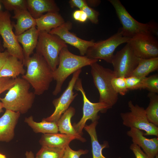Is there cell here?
<instances>
[{
  "label": "cell",
  "mask_w": 158,
  "mask_h": 158,
  "mask_svg": "<svg viewBox=\"0 0 158 158\" xmlns=\"http://www.w3.org/2000/svg\"><path fill=\"white\" fill-rule=\"evenodd\" d=\"M27 8L31 16L37 19L48 12H59L60 8L53 0H26Z\"/></svg>",
  "instance_id": "ac0fdd59"
},
{
  "label": "cell",
  "mask_w": 158,
  "mask_h": 158,
  "mask_svg": "<svg viewBox=\"0 0 158 158\" xmlns=\"http://www.w3.org/2000/svg\"><path fill=\"white\" fill-rule=\"evenodd\" d=\"M146 77H138L131 76L125 78L128 90L145 89V81Z\"/></svg>",
  "instance_id": "4dcf8cb0"
},
{
  "label": "cell",
  "mask_w": 158,
  "mask_h": 158,
  "mask_svg": "<svg viewBox=\"0 0 158 158\" xmlns=\"http://www.w3.org/2000/svg\"><path fill=\"white\" fill-rule=\"evenodd\" d=\"M27 71L22 78L33 87L35 95L43 94L49 89L53 79V71L44 57L35 53L23 63Z\"/></svg>",
  "instance_id": "6da1fadb"
},
{
  "label": "cell",
  "mask_w": 158,
  "mask_h": 158,
  "mask_svg": "<svg viewBox=\"0 0 158 158\" xmlns=\"http://www.w3.org/2000/svg\"><path fill=\"white\" fill-rule=\"evenodd\" d=\"M39 33L36 26H35L16 36L18 42L23 46L24 56L23 63L33 53L37 45Z\"/></svg>",
  "instance_id": "e0dca14e"
},
{
  "label": "cell",
  "mask_w": 158,
  "mask_h": 158,
  "mask_svg": "<svg viewBox=\"0 0 158 158\" xmlns=\"http://www.w3.org/2000/svg\"><path fill=\"white\" fill-rule=\"evenodd\" d=\"M68 3L71 8L76 7L79 10H82L85 6L87 5L85 0H70Z\"/></svg>",
  "instance_id": "74e56055"
},
{
  "label": "cell",
  "mask_w": 158,
  "mask_h": 158,
  "mask_svg": "<svg viewBox=\"0 0 158 158\" xmlns=\"http://www.w3.org/2000/svg\"><path fill=\"white\" fill-rule=\"evenodd\" d=\"M9 11H0V35L3 40V46L10 55L23 62L24 56L23 49L13 31V23Z\"/></svg>",
  "instance_id": "9c48e42d"
},
{
  "label": "cell",
  "mask_w": 158,
  "mask_h": 158,
  "mask_svg": "<svg viewBox=\"0 0 158 158\" xmlns=\"http://www.w3.org/2000/svg\"><path fill=\"white\" fill-rule=\"evenodd\" d=\"M24 66L22 61L9 55L0 71V77H8L15 79L20 75H23L26 72Z\"/></svg>",
  "instance_id": "603a6c76"
},
{
  "label": "cell",
  "mask_w": 158,
  "mask_h": 158,
  "mask_svg": "<svg viewBox=\"0 0 158 158\" xmlns=\"http://www.w3.org/2000/svg\"><path fill=\"white\" fill-rule=\"evenodd\" d=\"M148 97L150 99L148 106L145 109L148 121L156 126H158V95L157 94L150 92Z\"/></svg>",
  "instance_id": "4316f807"
},
{
  "label": "cell",
  "mask_w": 158,
  "mask_h": 158,
  "mask_svg": "<svg viewBox=\"0 0 158 158\" xmlns=\"http://www.w3.org/2000/svg\"><path fill=\"white\" fill-rule=\"evenodd\" d=\"M15 82V79L8 77H0V95L10 89L13 85Z\"/></svg>",
  "instance_id": "e575fe53"
},
{
  "label": "cell",
  "mask_w": 158,
  "mask_h": 158,
  "mask_svg": "<svg viewBox=\"0 0 158 158\" xmlns=\"http://www.w3.org/2000/svg\"><path fill=\"white\" fill-rule=\"evenodd\" d=\"M72 27L71 22H65L59 27L51 30L49 33L57 36L66 44L77 48L81 56H85L88 48L93 45L95 42L93 40L87 41L83 40L71 32L70 30Z\"/></svg>",
  "instance_id": "5bb4252c"
},
{
  "label": "cell",
  "mask_w": 158,
  "mask_h": 158,
  "mask_svg": "<svg viewBox=\"0 0 158 158\" xmlns=\"http://www.w3.org/2000/svg\"><path fill=\"white\" fill-rule=\"evenodd\" d=\"M36 27L40 32H49L63 24L64 19L59 12H48L36 19Z\"/></svg>",
  "instance_id": "ffe728a7"
},
{
  "label": "cell",
  "mask_w": 158,
  "mask_h": 158,
  "mask_svg": "<svg viewBox=\"0 0 158 158\" xmlns=\"http://www.w3.org/2000/svg\"><path fill=\"white\" fill-rule=\"evenodd\" d=\"M74 19L81 23L85 22L87 20V16L86 13L82 10L75 11L73 14Z\"/></svg>",
  "instance_id": "8d00e7d4"
},
{
  "label": "cell",
  "mask_w": 158,
  "mask_h": 158,
  "mask_svg": "<svg viewBox=\"0 0 158 158\" xmlns=\"http://www.w3.org/2000/svg\"><path fill=\"white\" fill-rule=\"evenodd\" d=\"M143 132L139 129L131 128L127 133L132 139L133 143L141 147L150 158H155L158 153V138H147Z\"/></svg>",
  "instance_id": "9a60e30c"
},
{
  "label": "cell",
  "mask_w": 158,
  "mask_h": 158,
  "mask_svg": "<svg viewBox=\"0 0 158 158\" xmlns=\"http://www.w3.org/2000/svg\"><path fill=\"white\" fill-rule=\"evenodd\" d=\"M57 36L45 32H40L36 53L42 56L53 71L57 67L61 50L67 47Z\"/></svg>",
  "instance_id": "5b68a950"
},
{
  "label": "cell",
  "mask_w": 158,
  "mask_h": 158,
  "mask_svg": "<svg viewBox=\"0 0 158 158\" xmlns=\"http://www.w3.org/2000/svg\"><path fill=\"white\" fill-rule=\"evenodd\" d=\"M98 123V121L92 122L89 125H85L84 128L90 137L93 158H106L102 154V151L104 148L108 147L109 145L108 143L106 141L103 144L99 143L96 128Z\"/></svg>",
  "instance_id": "cb8c5ba5"
},
{
  "label": "cell",
  "mask_w": 158,
  "mask_h": 158,
  "mask_svg": "<svg viewBox=\"0 0 158 158\" xmlns=\"http://www.w3.org/2000/svg\"><path fill=\"white\" fill-rule=\"evenodd\" d=\"M76 139L73 136L61 133L43 134L39 142L42 146H47L62 149L69 145L70 142Z\"/></svg>",
  "instance_id": "7402d4cb"
},
{
  "label": "cell",
  "mask_w": 158,
  "mask_h": 158,
  "mask_svg": "<svg viewBox=\"0 0 158 158\" xmlns=\"http://www.w3.org/2000/svg\"><path fill=\"white\" fill-rule=\"evenodd\" d=\"M15 80L13 85L0 100L6 110L25 114L32 107L35 95L30 91V85L26 80L19 77Z\"/></svg>",
  "instance_id": "3957f363"
},
{
  "label": "cell",
  "mask_w": 158,
  "mask_h": 158,
  "mask_svg": "<svg viewBox=\"0 0 158 158\" xmlns=\"http://www.w3.org/2000/svg\"><path fill=\"white\" fill-rule=\"evenodd\" d=\"M1 38L0 35V52H3L4 51V49L3 46V42H2Z\"/></svg>",
  "instance_id": "b9f144b4"
},
{
  "label": "cell",
  "mask_w": 158,
  "mask_h": 158,
  "mask_svg": "<svg viewBox=\"0 0 158 158\" xmlns=\"http://www.w3.org/2000/svg\"><path fill=\"white\" fill-rule=\"evenodd\" d=\"M82 10L86 13L88 19L93 24H97L99 23V12L87 5L85 6Z\"/></svg>",
  "instance_id": "836d02e7"
},
{
  "label": "cell",
  "mask_w": 158,
  "mask_h": 158,
  "mask_svg": "<svg viewBox=\"0 0 158 158\" xmlns=\"http://www.w3.org/2000/svg\"><path fill=\"white\" fill-rule=\"evenodd\" d=\"M82 69L73 73L72 77L69 81L67 87L61 95L54 99L52 103L55 107L53 113L49 116L43 118L47 121H57L61 115L68 109L71 103L78 95L73 91L74 86L77 79L81 72Z\"/></svg>",
  "instance_id": "4fadbf2b"
},
{
  "label": "cell",
  "mask_w": 158,
  "mask_h": 158,
  "mask_svg": "<svg viewBox=\"0 0 158 158\" xmlns=\"http://www.w3.org/2000/svg\"><path fill=\"white\" fill-rule=\"evenodd\" d=\"M108 1L114 7L122 25L121 28L123 36L131 38L141 33L152 34V22L143 23L136 20L129 13L119 0H109Z\"/></svg>",
  "instance_id": "ba28073f"
},
{
  "label": "cell",
  "mask_w": 158,
  "mask_h": 158,
  "mask_svg": "<svg viewBox=\"0 0 158 158\" xmlns=\"http://www.w3.org/2000/svg\"><path fill=\"white\" fill-rule=\"evenodd\" d=\"M74 89L81 93L83 104L82 118L78 122L73 123L72 126L76 132L82 136L83 134V130L87 121L89 120H91L92 122L98 121L99 118L98 113L105 112L110 108L108 105L103 103H93L90 102L87 97L83 87L82 80L79 78L75 82Z\"/></svg>",
  "instance_id": "30bf717a"
},
{
  "label": "cell",
  "mask_w": 158,
  "mask_h": 158,
  "mask_svg": "<svg viewBox=\"0 0 158 158\" xmlns=\"http://www.w3.org/2000/svg\"><path fill=\"white\" fill-rule=\"evenodd\" d=\"M118 158H121L120 157H119Z\"/></svg>",
  "instance_id": "7dc6e473"
},
{
  "label": "cell",
  "mask_w": 158,
  "mask_h": 158,
  "mask_svg": "<svg viewBox=\"0 0 158 158\" xmlns=\"http://www.w3.org/2000/svg\"><path fill=\"white\" fill-rule=\"evenodd\" d=\"M6 11L27 9L26 0H0Z\"/></svg>",
  "instance_id": "f1b7e54d"
},
{
  "label": "cell",
  "mask_w": 158,
  "mask_h": 158,
  "mask_svg": "<svg viewBox=\"0 0 158 158\" xmlns=\"http://www.w3.org/2000/svg\"><path fill=\"white\" fill-rule=\"evenodd\" d=\"M130 148L134 154L136 158H150L137 145L132 143L130 145Z\"/></svg>",
  "instance_id": "d590c367"
},
{
  "label": "cell",
  "mask_w": 158,
  "mask_h": 158,
  "mask_svg": "<svg viewBox=\"0 0 158 158\" xmlns=\"http://www.w3.org/2000/svg\"><path fill=\"white\" fill-rule=\"evenodd\" d=\"M20 114L6 110L0 118V142H9L13 138L15 129Z\"/></svg>",
  "instance_id": "2e32d148"
},
{
  "label": "cell",
  "mask_w": 158,
  "mask_h": 158,
  "mask_svg": "<svg viewBox=\"0 0 158 158\" xmlns=\"http://www.w3.org/2000/svg\"><path fill=\"white\" fill-rule=\"evenodd\" d=\"M138 58L149 59L158 57V41L150 33L138 34L131 38L128 42Z\"/></svg>",
  "instance_id": "7c38bea8"
},
{
  "label": "cell",
  "mask_w": 158,
  "mask_h": 158,
  "mask_svg": "<svg viewBox=\"0 0 158 158\" xmlns=\"http://www.w3.org/2000/svg\"><path fill=\"white\" fill-rule=\"evenodd\" d=\"M111 82L114 90L118 94L124 95L128 90L125 78L114 77L112 78Z\"/></svg>",
  "instance_id": "f546056e"
},
{
  "label": "cell",
  "mask_w": 158,
  "mask_h": 158,
  "mask_svg": "<svg viewBox=\"0 0 158 158\" xmlns=\"http://www.w3.org/2000/svg\"><path fill=\"white\" fill-rule=\"evenodd\" d=\"M75 112L74 108L70 107L61 115L57 122L59 131L61 133L74 136L76 139L84 142L86 140L76 132L71 123V118Z\"/></svg>",
  "instance_id": "d6986e66"
},
{
  "label": "cell",
  "mask_w": 158,
  "mask_h": 158,
  "mask_svg": "<svg viewBox=\"0 0 158 158\" xmlns=\"http://www.w3.org/2000/svg\"><path fill=\"white\" fill-rule=\"evenodd\" d=\"M89 151L87 150L80 149L77 151L71 149L69 145L64 148L63 154L62 158H80L82 155L87 154Z\"/></svg>",
  "instance_id": "d6a6232c"
},
{
  "label": "cell",
  "mask_w": 158,
  "mask_h": 158,
  "mask_svg": "<svg viewBox=\"0 0 158 158\" xmlns=\"http://www.w3.org/2000/svg\"><path fill=\"white\" fill-rule=\"evenodd\" d=\"M139 58L135 54L129 43L114 55L111 64L116 77L131 76L137 66Z\"/></svg>",
  "instance_id": "8fae6325"
},
{
  "label": "cell",
  "mask_w": 158,
  "mask_h": 158,
  "mask_svg": "<svg viewBox=\"0 0 158 158\" xmlns=\"http://www.w3.org/2000/svg\"><path fill=\"white\" fill-rule=\"evenodd\" d=\"M145 88L150 92L158 93V75L157 74L146 77L145 80Z\"/></svg>",
  "instance_id": "1f68e13d"
},
{
  "label": "cell",
  "mask_w": 158,
  "mask_h": 158,
  "mask_svg": "<svg viewBox=\"0 0 158 158\" xmlns=\"http://www.w3.org/2000/svg\"><path fill=\"white\" fill-rule=\"evenodd\" d=\"M10 55L6 50L0 52V71L8 56Z\"/></svg>",
  "instance_id": "f35d334b"
},
{
  "label": "cell",
  "mask_w": 158,
  "mask_h": 158,
  "mask_svg": "<svg viewBox=\"0 0 158 158\" xmlns=\"http://www.w3.org/2000/svg\"><path fill=\"white\" fill-rule=\"evenodd\" d=\"M14 13L12 18L16 19L17 22L16 24H13V25L16 36L36 26V19L31 16L27 9L15 11H14Z\"/></svg>",
  "instance_id": "44dd1931"
},
{
  "label": "cell",
  "mask_w": 158,
  "mask_h": 158,
  "mask_svg": "<svg viewBox=\"0 0 158 158\" xmlns=\"http://www.w3.org/2000/svg\"><path fill=\"white\" fill-rule=\"evenodd\" d=\"M3 108H4V107L3 103L0 101V113L3 112Z\"/></svg>",
  "instance_id": "7bdbcfd3"
},
{
  "label": "cell",
  "mask_w": 158,
  "mask_h": 158,
  "mask_svg": "<svg viewBox=\"0 0 158 158\" xmlns=\"http://www.w3.org/2000/svg\"><path fill=\"white\" fill-rule=\"evenodd\" d=\"M90 66L94 84L99 93V102L106 104L110 108H112L118 99V94L111 84V80L115 77L113 70L104 67L97 62Z\"/></svg>",
  "instance_id": "277c9868"
},
{
  "label": "cell",
  "mask_w": 158,
  "mask_h": 158,
  "mask_svg": "<svg viewBox=\"0 0 158 158\" xmlns=\"http://www.w3.org/2000/svg\"><path fill=\"white\" fill-rule=\"evenodd\" d=\"M24 122L36 133H53L59 131L57 123L55 122L47 121L43 119L40 122H36L34 120L32 116L25 118Z\"/></svg>",
  "instance_id": "d4e9b609"
},
{
  "label": "cell",
  "mask_w": 158,
  "mask_h": 158,
  "mask_svg": "<svg viewBox=\"0 0 158 158\" xmlns=\"http://www.w3.org/2000/svg\"><path fill=\"white\" fill-rule=\"evenodd\" d=\"M155 158H158V154H157L155 157Z\"/></svg>",
  "instance_id": "f6af8a7d"
},
{
  "label": "cell",
  "mask_w": 158,
  "mask_h": 158,
  "mask_svg": "<svg viewBox=\"0 0 158 158\" xmlns=\"http://www.w3.org/2000/svg\"><path fill=\"white\" fill-rule=\"evenodd\" d=\"M158 68V57L149 59L139 58L138 65L131 76L146 77L150 73Z\"/></svg>",
  "instance_id": "484cf974"
},
{
  "label": "cell",
  "mask_w": 158,
  "mask_h": 158,
  "mask_svg": "<svg viewBox=\"0 0 158 158\" xmlns=\"http://www.w3.org/2000/svg\"><path fill=\"white\" fill-rule=\"evenodd\" d=\"M98 61V60L89 58L86 56L74 54L69 51L68 47L63 48L59 54L58 66L53 72V79L56 82L53 95L56 96L61 92L64 82L70 75Z\"/></svg>",
  "instance_id": "7a4b0ae2"
},
{
  "label": "cell",
  "mask_w": 158,
  "mask_h": 158,
  "mask_svg": "<svg viewBox=\"0 0 158 158\" xmlns=\"http://www.w3.org/2000/svg\"><path fill=\"white\" fill-rule=\"evenodd\" d=\"M87 5L90 7H96L100 5L101 1L100 0H86Z\"/></svg>",
  "instance_id": "ab89813d"
},
{
  "label": "cell",
  "mask_w": 158,
  "mask_h": 158,
  "mask_svg": "<svg viewBox=\"0 0 158 158\" xmlns=\"http://www.w3.org/2000/svg\"><path fill=\"white\" fill-rule=\"evenodd\" d=\"M0 158H7L6 156L3 154L0 153Z\"/></svg>",
  "instance_id": "ee69618b"
},
{
  "label": "cell",
  "mask_w": 158,
  "mask_h": 158,
  "mask_svg": "<svg viewBox=\"0 0 158 158\" xmlns=\"http://www.w3.org/2000/svg\"><path fill=\"white\" fill-rule=\"evenodd\" d=\"M64 148L42 146L37 152L35 158H62Z\"/></svg>",
  "instance_id": "83f0119b"
},
{
  "label": "cell",
  "mask_w": 158,
  "mask_h": 158,
  "mask_svg": "<svg viewBox=\"0 0 158 158\" xmlns=\"http://www.w3.org/2000/svg\"><path fill=\"white\" fill-rule=\"evenodd\" d=\"M1 6L0 5V9H1Z\"/></svg>",
  "instance_id": "bcb514c9"
},
{
  "label": "cell",
  "mask_w": 158,
  "mask_h": 158,
  "mask_svg": "<svg viewBox=\"0 0 158 158\" xmlns=\"http://www.w3.org/2000/svg\"><path fill=\"white\" fill-rule=\"evenodd\" d=\"M130 38L123 36L120 28L116 33L107 39L95 42L88 48L85 56L90 59H102L111 63L116 49L122 44L128 43Z\"/></svg>",
  "instance_id": "8992f818"
},
{
  "label": "cell",
  "mask_w": 158,
  "mask_h": 158,
  "mask_svg": "<svg viewBox=\"0 0 158 158\" xmlns=\"http://www.w3.org/2000/svg\"><path fill=\"white\" fill-rule=\"evenodd\" d=\"M130 111L121 113V117L125 126L134 128L145 132L144 135L158 136V128L148 120L145 109L137 104H134L131 101L128 103Z\"/></svg>",
  "instance_id": "52a82bcc"
},
{
  "label": "cell",
  "mask_w": 158,
  "mask_h": 158,
  "mask_svg": "<svg viewBox=\"0 0 158 158\" xmlns=\"http://www.w3.org/2000/svg\"><path fill=\"white\" fill-rule=\"evenodd\" d=\"M25 154L26 158H35L33 153L32 151H27Z\"/></svg>",
  "instance_id": "60d3db41"
}]
</instances>
